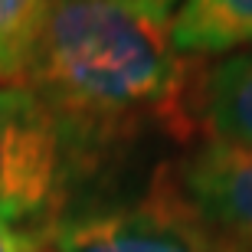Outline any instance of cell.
<instances>
[{"mask_svg":"<svg viewBox=\"0 0 252 252\" xmlns=\"http://www.w3.org/2000/svg\"><path fill=\"white\" fill-rule=\"evenodd\" d=\"M20 85L49 108L72 167L187 125L190 75L170 17L122 0H49Z\"/></svg>","mask_w":252,"mask_h":252,"instance_id":"cell-1","label":"cell"},{"mask_svg":"<svg viewBox=\"0 0 252 252\" xmlns=\"http://www.w3.org/2000/svg\"><path fill=\"white\" fill-rule=\"evenodd\" d=\"M72 158L53 115L27 85H0V223H30L59 200Z\"/></svg>","mask_w":252,"mask_h":252,"instance_id":"cell-2","label":"cell"},{"mask_svg":"<svg viewBox=\"0 0 252 252\" xmlns=\"http://www.w3.org/2000/svg\"><path fill=\"white\" fill-rule=\"evenodd\" d=\"M164 174L158 187L203 229L216 252H252V151L203 141Z\"/></svg>","mask_w":252,"mask_h":252,"instance_id":"cell-3","label":"cell"},{"mask_svg":"<svg viewBox=\"0 0 252 252\" xmlns=\"http://www.w3.org/2000/svg\"><path fill=\"white\" fill-rule=\"evenodd\" d=\"M46 252H216L203 229L154 184L148 200L98 206L49 226Z\"/></svg>","mask_w":252,"mask_h":252,"instance_id":"cell-4","label":"cell"},{"mask_svg":"<svg viewBox=\"0 0 252 252\" xmlns=\"http://www.w3.org/2000/svg\"><path fill=\"white\" fill-rule=\"evenodd\" d=\"M196 118L206 141L252 151V49L223 56L196 85Z\"/></svg>","mask_w":252,"mask_h":252,"instance_id":"cell-5","label":"cell"},{"mask_svg":"<svg viewBox=\"0 0 252 252\" xmlns=\"http://www.w3.org/2000/svg\"><path fill=\"white\" fill-rule=\"evenodd\" d=\"M170 33L180 53L252 49V0H180Z\"/></svg>","mask_w":252,"mask_h":252,"instance_id":"cell-6","label":"cell"},{"mask_svg":"<svg viewBox=\"0 0 252 252\" xmlns=\"http://www.w3.org/2000/svg\"><path fill=\"white\" fill-rule=\"evenodd\" d=\"M49 0H0V85H20Z\"/></svg>","mask_w":252,"mask_h":252,"instance_id":"cell-7","label":"cell"},{"mask_svg":"<svg viewBox=\"0 0 252 252\" xmlns=\"http://www.w3.org/2000/svg\"><path fill=\"white\" fill-rule=\"evenodd\" d=\"M46 249V236H33L30 229L0 223V252H43Z\"/></svg>","mask_w":252,"mask_h":252,"instance_id":"cell-8","label":"cell"},{"mask_svg":"<svg viewBox=\"0 0 252 252\" xmlns=\"http://www.w3.org/2000/svg\"><path fill=\"white\" fill-rule=\"evenodd\" d=\"M122 3H131V7H141V10H151V13H160V17H170V13L180 7V0H122Z\"/></svg>","mask_w":252,"mask_h":252,"instance_id":"cell-9","label":"cell"},{"mask_svg":"<svg viewBox=\"0 0 252 252\" xmlns=\"http://www.w3.org/2000/svg\"><path fill=\"white\" fill-rule=\"evenodd\" d=\"M43 252H46V249H43Z\"/></svg>","mask_w":252,"mask_h":252,"instance_id":"cell-10","label":"cell"}]
</instances>
